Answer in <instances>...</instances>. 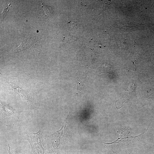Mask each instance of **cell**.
<instances>
[{"label":"cell","instance_id":"obj_1","mask_svg":"<svg viewBox=\"0 0 154 154\" xmlns=\"http://www.w3.org/2000/svg\"><path fill=\"white\" fill-rule=\"evenodd\" d=\"M17 115L10 107L0 102V122L4 125L10 127L13 125L18 119Z\"/></svg>","mask_w":154,"mask_h":154},{"label":"cell","instance_id":"obj_2","mask_svg":"<svg viewBox=\"0 0 154 154\" xmlns=\"http://www.w3.org/2000/svg\"><path fill=\"white\" fill-rule=\"evenodd\" d=\"M9 84L11 86L12 88L14 90V91L17 92V94L22 99L28 102H30V99L27 94L25 91L20 88L17 85L14 84L13 82H10Z\"/></svg>","mask_w":154,"mask_h":154},{"label":"cell","instance_id":"obj_3","mask_svg":"<svg viewBox=\"0 0 154 154\" xmlns=\"http://www.w3.org/2000/svg\"><path fill=\"white\" fill-rule=\"evenodd\" d=\"M8 8H9V7L8 6L5 7V8H4L3 13L1 14V17L3 19L5 17H4L5 16V15L6 14L7 12L8 11L7 9Z\"/></svg>","mask_w":154,"mask_h":154},{"label":"cell","instance_id":"obj_4","mask_svg":"<svg viewBox=\"0 0 154 154\" xmlns=\"http://www.w3.org/2000/svg\"><path fill=\"white\" fill-rule=\"evenodd\" d=\"M9 150L7 153L6 154H14L13 151L12 149L11 148V147L9 146Z\"/></svg>","mask_w":154,"mask_h":154}]
</instances>
